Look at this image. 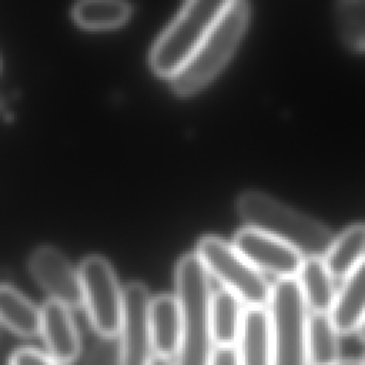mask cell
<instances>
[{
	"instance_id": "obj_1",
	"label": "cell",
	"mask_w": 365,
	"mask_h": 365,
	"mask_svg": "<svg viewBox=\"0 0 365 365\" xmlns=\"http://www.w3.org/2000/svg\"><path fill=\"white\" fill-rule=\"evenodd\" d=\"M235 210L247 227L289 244L304 257H324L334 238L321 221L258 190L240 192Z\"/></svg>"
},
{
	"instance_id": "obj_2",
	"label": "cell",
	"mask_w": 365,
	"mask_h": 365,
	"mask_svg": "<svg viewBox=\"0 0 365 365\" xmlns=\"http://www.w3.org/2000/svg\"><path fill=\"white\" fill-rule=\"evenodd\" d=\"M182 328L174 365H208L214 348L208 322L210 275L194 252L184 254L174 272Z\"/></svg>"
},
{
	"instance_id": "obj_3",
	"label": "cell",
	"mask_w": 365,
	"mask_h": 365,
	"mask_svg": "<svg viewBox=\"0 0 365 365\" xmlns=\"http://www.w3.org/2000/svg\"><path fill=\"white\" fill-rule=\"evenodd\" d=\"M250 19L247 1L237 0L168 78L180 96H192L211 83L235 51Z\"/></svg>"
},
{
	"instance_id": "obj_4",
	"label": "cell",
	"mask_w": 365,
	"mask_h": 365,
	"mask_svg": "<svg viewBox=\"0 0 365 365\" xmlns=\"http://www.w3.org/2000/svg\"><path fill=\"white\" fill-rule=\"evenodd\" d=\"M234 1L237 0H187L151 50L153 71L160 77L170 78Z\"/></svg>"
},
{
	"instance_id": "obj_5",
	"label": "cell",
	"mask_w": 365,
	"mask_h": 365,
	"mask_svg": "<svg viewBox=\"0 0 365 365\" xmlns=\"http://www.w3.org/2000/svg\"><path fill=\"white\" fill-rule=\"evenodd\" d=\"M272 365H309L307 354L308 309L295 278L277 279L267 304Z\"/></svg>"
},
{
	"instance_id": "obj_6",
	"label": "cell",
	"mask_w": 365,
	"mask_h": 365,
	"mask_svg": "<svg viewBox=\"0 0 365 365\" xmlns=\"http://www.w3.org/2000/svg\"><path fill=\"white\" fill-rule=\"evenodd\" d=\"M194 254L207 274L234 294L244 307H267L271 284L231 242L208 234L197 241Z\"/></svg>"
},
{
	"instance_id": "obj_7",
	"label": "cell",
	"mask_w": 365,
	"mask_h": 365,
	"mask_svg": "<svg viewBox=\"0 0 365 365\" xmlns=\"http://www.w3.org/2000/svg\"><path fill=\"white\" fill-rule=\"evenodd\" d=\"M81 298L90 324L103 338H117L123 314V289L111 264L101 255L86 257L80 267Z\"/></svg>"
},
{
	"instance_id": "obj_8",
	"label": "cell",
	"mask_w": 365,
	"mask_h": 365,
	"mask_svg": "<svg viewBox=\"0 0 365 365\" xmlns=\"http://www.w3.org/2000/svg\"><path fill=\"white\" fill-rule=\"evenodd\" d=\"M148 289L130 282L123 289V314L118 329V365H147L153 355Z\"/></svg>"
},
{
	"instance_id": "obj_9",
	"label": "cell",
	"mask_w": 365,
	"mask_h": 365,
	"mask_svg": "<svg viewBox=\"0 0 365 365\" xmlns=\"http://www.w3.org/2000/svg\"><path fill=\"white\" fill-rule=\"evenodd\" d=\"M231 244L258 271L277 279L297 278L304 259L289 244L247 225L234 234Z\"/></svg>"
},
{
	"instance_id": "obj_10",
	"label": "cell",
	"mask_w": 365,
	"mask_h": 365,
	"mask_svg": "<svg viewBox=\"0 0 365 365\" xmlns=\"http://www.w3.org/2000/svg\"><path fill=\"white\" fill-rule=\"evenodd\" d=\"M29 269L36 282L50 295V299L68 308L83 305L78 269L57 248L51 245L36 248L30 257Z\"/></svg>"
},
{
	"instance_id": "obj_11",
	"label": "cell",
	"mask_w": 365,
	"mask_h": 365,
	"mask_svg": "<svg viewBox=\"0 0 365 365\" xmlns=\"http://www.w3.org/2000/svg\"><path fill=\"white\" fill-rule=\"evenodd\" d=\"M40 334L48 355L60 364H70L78 358L81 349L80 334L67 305L48 299L40 308Z\"/></svg>"
},
{
	"instance_id": "obj_12",
	"label": "cell",
	"mask_w": 365,
	"mask_h": 365,
	"mask_svg": "<svg viewBox=\"0 0 365 365\" xmlns=\"http://www.w3.org/2000/svg\"><path fill=\"white\" fill-rule=\"evenodd\" d=\"M235 349L240 365H272V339L267 307H244Z\"/></svg>"
},
{
	"instance_id": "obj_13",
	"label": "cell",
	"mask_w": 365,
	"mask_h": 365,
	"mask_svg": "<svg viewBox=\"0 0 365 365\" xmlns=\"http://www.w3.org/2000/svg\"><path fill=\"white\" fill-rule=\"evenodd\" d=\"M331 308V318L341 335L356 332L365 318V258L342 279Z\"/></svg>"
},
{
	"instance_id": "obj_14",
	"label": "cell",
	"mask_w": 365,
	"mask_h": 365,
	"mask_svg": "<svg viewBox=\"0 0 365 365\" xmlns=\"http://www.w3.org/2000/svg\"><path fill=\"white\" fill-rule=\"evenodd\" d=\"M182 328V312L175 295L161 294L150 301L153 354L174 358Z\"/></svg>"
},
{
	"instance_id": "obj_15",
	"label": "cell",
	"mask_w": 365,
	"mask_h": 365,
	"mask_svg": "<svg viewBox=\"0 0 365 365\" xmlns=\"http://www.w3.org/2000/svg\"><path fill=\"white\" fill-rule=\"evenodd\" d=\"M295 279L308 312H331L336 294L335 279L322 257H304Z\"/></svg>"
},
{
	"instance_id": "obj_16",
	"label": "cell",
	"mask_w": 365,
	"mask_h": 365,
	"mask_svg": "<svg viewBox=\"0 0 365 365\" xmlns=\"http://www.w3.org/2000/svg\"><path fill=\"white\" fill-rule=\"evenodd\" d=\"M244 304L230 291L220 288L211 291L208 302V322L214 345H235Z\"/></svg>"
},
{
	"instance_id": "obj_17",
	"label": "cell",
	"mask_w": 365,
	"mask_h": 365,
	"mask_svg": "<svg viewBox=\"0 0 365 365\" xmlns=\"http://www.w3.org/2000/svg\"><path fill=\"white\" fill-rule=\"evenodd\" d=\"M322 258L334 279L346 277L365 258V224H352L341 231Z\"/></svg>"
},
{
	"instance_id": "obj_18",
	"label": "cell",
	"mask_w": 365,
	"mask_h": 365,
	"mask_svg": "<svg viewBox=\"0 0 365 365\" xmlns=\"http://www.w3.org/2000/svg\"><path fill=\"white\" fill-rule=\"evenodd\" d=\"M0 322L23 338L40 334V308L14 287L0 284Z\"/></svg>"
},
{
	"instance_id": "obj_19",
	"label": "cell",
	"mask_w": 365,
	"mask_h": 365,
	"mask_svg": "<svg viewBox=\"0 0 365 365\" xmlns=\"http://www.w3.org/2000/svg\"><path fill=\"white\" fill-rule=\"evenodd\" d=\"M339 335L328 312H309L307 327L309 365H332L339 361Z\"/></svg>"
},
{
	"instance_id": "obj_20",
	"label": "cell",
	"mask_w": 365,
	"mask_h": 365,
	"mask_svg": "<svg viewBox=\"0 0 365 365\" xmlns=\"http://www.w3.org/2000/svg\"><path fill=\"white\" fill-rule=\"evenodd\" d=\"M73 20L86 30H110L123 26L131 16L125 0H78L73 7Z\"/></svg>"
},
{
	"instance_id": "obj_21",
	"label": "cell",
	"mask_w": 365,
	"mask_h": 365,
	"mask_svg": "<svg viewBox=\"0 0 365 365\" xmlns=\"http://www.w3.org/2000/svg\"><path fill=\"white\" fill-rule=\"evenodd\" d=\"M336 21L344 43L354 51L365 53V0H338Z\"/></svg>"
},
{
	"instance_id": "obj_22",
	"label": "cell",
	"mask_w": 365,
	"mask_h": 365,
	"mask_svg": "<svg viewBox=\"0 0 365 365\" xmlns=\"http://www.w3.org/2000/svg\"><path fill=\"white\" fill-rule=\"evenodd\" d=\"M115 338H103L88 351L83 365H118V346L113 344Z\"/></svg>"
},
{
	"instance_id": "obj_23",
	"label": "cell",
	"mask_w": 365,
	"mask_h": 365,
	"mask_svg": "<svg viewBox=\"0 0 365 365\" xmlns=\"http://www.w3.org/2000/svg\"><path fill=\"white\" fill-rule=\"evenodd\" d=\"M9 365H61L51 355L34 348H20L10 356Z\"/></svg>"
},
{
	"instance_id": "obj_24",
	"label": "cell",
	"mask_w": 365,
	"mask_h": 365,
	"mask_svg": "<svg viewBox=\"0 0 365 365\" xmlns=\"http://www.w3.org/2000/svg\"><path fill=\"white\" fill-rule=\"evenodd\" d=\"M208 365H240L235 345H214Z\"/></svg>"
},
{
	"instance_id": "obj_25",
	"label": "cell",
	"mask_w": 365,
	"mask_h": 365,
	"mask_svg": "<svg viewBox=\"0 0 365 365\" xmlns=\"http://www.w3.org/2000/svg\"><path fill=\"white\" fill-rule=\"evenodd\" d=\"M147 365H174V358H168V356H161V355L153 354L150 361L147 362Z\"/></svg>"
},
{
	"instance_id": "obj_26",
	"label": "cell",
	"mask_w": 365,
	"mask_h": 365,
	"mask_svg": "<svg viewBox=\"0 0 365 365\" xmlns=\"http://www.w3.org/2000/svg\"><path fill=\"white\" fill-rule=\"evenodd\" d=\"M332 365H364V362L359 359H339Z\"/></svg>"
},
{
	"instance_id": "obj_27",
	"label": "cell",
	"mask_w": 365,
	"mask_h": 365,
	"mask_svg": "<svg viewBox=\"0 0 365 365\" xmlns=\"http://www.w3.org/2000/svg\"><path fill=\"white\" fill-rule=\"evenodd\" d=\"M356 335H358V338H359L361 341H364V342H365V318L362 319L361 325L358 327V329H356Z\"/></svg>"
},
{
	"instance_id": "obj_28",
	"label": "cell",
	"mask_w": 365,
	"mask_h": 365,
	"mask_svg": "<svg viewBox=\"0 0 365 365\" xmlns=\"http://www.w3.org/2000/svg\"><path fill=\"white\" fill-rule=\"evenodd\" d=\"M362 362H364V365H365V356H364V358H362Z\"/></svg>"
}]
</instances>
